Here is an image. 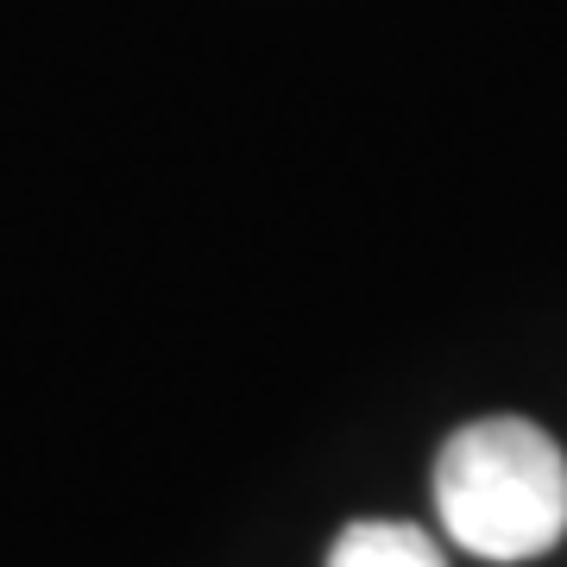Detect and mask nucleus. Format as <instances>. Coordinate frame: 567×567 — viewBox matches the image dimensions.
<instances>
[{
    "label": "nucleus",
    "mask_w": 567,
    "mask_h": 567,
    "mask_svg": "<svg viewBox=\"0 0 567 567\" xmlns=\"http://www.w3.org/2000/svg\"><path fill=\"white\" fill-rule=\"evenodd\" d=\"M442 529L480 561L548 555L567 529V461L529 416H486L447 435L435 461Z\"/></svg>",
    "instance_id": "1"
},
{
    "label": "nucleus",
    "mask_w": 567,
    "mask_h": 567,
    "mask_svg": "<svg viewBox=\"0 0 567 567\" xmlns=\"http://www.w3.org/2000/svg\"><path fill=\"white\" fill-rule=\"evenodd\" d=\"M328 567H447V555L429 529L391 524V517H365V524H347L334 536Z\"/></svg>",
    "instance_id": "2"
}]
</instances>
